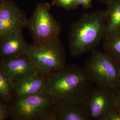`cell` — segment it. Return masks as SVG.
Masks as SVG:
<instances>
[{"mask_svg":"<svg viewBox=\"0 0 120 120\" xmlns=\"http://www.w3.org/2000/svg\"><path fill=\"white\" fill-rule=\"evenodd\" d=\"M106 120H120V112L116 109L108 115Z\"/></svg>","mask_w":120,"mask_h":120,"instance_id":"19","label":"cell"},{"mask_svg":"<svg viewBox=\"0 0 120 120\" xmlns=\"http://www.w3.org/2000/svg\"><path fill=\"white\" fill-rule=\"evenodd\" d=\"M27 55L37 71L46 77L66 65L65 49L59 38L45 43L29 44Z\"/></svg>","mask_w":120,"mask_h":120,"instance_id":"3","label":"cell"},{"mask_svg":"<svg viewBox=\"0 0 120 120\" xmlns=\"http://www.w3.org/2000/svg\"><path fill=\"white\" fill-rule=\"evenodd\" d=\"M89 120H106L116 109V90L102 86L92 87L82 101Z\"/></svg>","mask_w":120,"mask_h":120,"instance_id":"7","label":"cell"},{"mask_svg":"<svg viewBox=\"0 0 120 120\" xmlns=\"http://www.w3.org/2000/svg\"><path fill=\"white\" fill-rule=\"evenodd\" d=\"M26 13L12 0H5L0 10V41L27 26Z\"/></svg>","mask_w":120,"mask_h":120,"instance_id":"8","label":"cell"},{"mask_svg":"<svg viewBox=\"0 0 120 120\" xmlns=\"http://www.w3.org/2000/svg\"><path fill=\"white\" fill-rule=\"evenodd\" d=\"M54 99L45 92L13 98L10 103V118L14 120H47L55 105Z\"/></svg>","mask_w":120,"mask_h":120,"instance_id":"4","label":"cell"},{"mask_svg":"<svg viewBox=\"0 0 120 120\" xmlns=\"http://www.w3.org/2000/svg\"><path fill=\"white\" fill-rule=\"evenodd\" d=\"M93 84L84 67L66 65L46 76L44 92L51 96L56 104L82 102Z\"/></svg>","mask_w":120,"mask_h":120,"instance_id":"1","label":"cell"},{"mask_svg":"<svg viewBox=\"0 0 120 120\" xmlns=\"http://www.w3.org/2000/svg\"><path fill=\"white\" fill-rule=\"evenodd\" d=\"M5 0H0V10L1 9L3 5L4 4Z\"/></svg>","mask_w":120,"mask_h":120,"instance_id":"21","label":"cell"},{"mask_svg":"<svg viewBox=\"0 0 120 120\" xmlns=\"http://www.w3.org/2000/svg\"><path fill=\"white\" fill-rule=\"evenodd\" d=\"M84 68L93 84L116 90L120 87L117 62L104 52L95 50L86 60Z\"/></svg>","mask_w":120,"mask_h":120,"instance_id":"5","label":"cell"},{"mask_svg":"<svg viewBox=\"0 0 120 120\" xmlns=\"http://www.w3.org/2000/svg\"><path fill=\"white\" fill-rule=\"evenodd\" d=\"M103 49V52L113 60H120V31L105 38Z\"/></svg>","mask_w":120,"mask_h":120,"instance_id":"14","label":"cell"},{"mask_svg":"<svg viewBox=\"0 0 120 120\" xmlns=\"http://www.w3.org/2000/svg\"><path fill=\"white\" fill-rule=\"evenodd\" d=\"M106 4L105 11L107 22L106 38L120 31V0H109Z\"/></svg>","mask_w":120,"mask_h":120,"instance_id":"13","label":"cell"},{"mask_svg":"<svg viewBox=\"0 0 120 120\" xmlns=\"http://www.w3.org/2000/svg\"><path fill=\"white\" fill-rule=\"evenodd\" d=\"M51 5L39 2L28 18L26 28L35 42L45 43L59 38L61 27L50 12Z\"/></svg>","mask_w":120,"mask_h":120,"instance_id":"6","label":"cell"},{"mask_svg":"<svg viewBox=\"0 0 120 120\" xmlns=\"http://www.w3.org/2000/svg\"><path fill=\"white\" fill-rule=\"evenodd\" d=\"M94 0H76V3L79 7L82 6L84 9H90L91 8L92 2Z\"/></svg>","mask_w":120,"mask_h":120,"instance_id":"18","label":"cell"},{"mask_svg":"<svg viewBox=\"0 0 120 120\" xmlns=\"http://www.w3.org/2000/svg\"><path fill=\"white\" fill-rule=\"evenodd\" d=\"M107 34L105 11H95L82 15L71 26L69 34L71 56L78 57L96 50Z\"/></svg>","mask_w":120,"mask_h":120,"instance_id":"2","label":"cell"},{"mask_svg":"<svg viewBox=\"0 0 120 120\" xmlns=\"http://www.w3.org/2000/svg\"><path fill=\"white\" fill-rule=\"evenodd\" d=\"M51 4L68 10L77 9L78 7L76 0H52Z\"/></svg>","mask_w":120,"mask_h":120,"instance_id":"16","label":"cell"},{"mask_svg":"<svg viewBox=\"0 0 120 120\" xmlns=\"http://www.w3.org/2000/svg\"><path fill=\"white\" fill-rule=\"evenodd\" d=\"M13 98V81L0 69V99L10 103Z\"/></svg>","mask_w":120,"mask_h":120,"instance_id":"15","label":"cell"},{"mask_svg":"<svg viewBox=\"0 0 120 120\" xmlns=\"http://www.w3.org/2000/svg\"><path fill=\"white\" fill-rule=\"evenodd\" d=\"M22 30H18L0 41V60L27 55L29 44Z\"/></svg>","mask_w":120,"mask_h":120,"instance_id":"11","label":"cell"},{"mask_svg":"<svg viewBox=\"0 0 120 120\" xmlns=\"http://www.w3.org/2000/svg\"><path fill=\"white\" fill-rule=\"evenodd\" d=\"M47 120H89L82 102L55 104Z\"/></svg>","mask_w":120,"mask_h":120,"instance_id":"12","label":"cell"},{"mask_svg":"<svg viewBox=\"0 0 120 120\" xmlns=\"http://www.w3.org/2000/svg\"><path fill=\"white\" fill-rule=\"evenodd\" d=\"M98 1L100 2H102V3H107L108 1L109 0H97Z\"/></svg>","mask_w":120,"mask_h":120,"instance_id":"22","label":"cell"},{"mask_svg":"<svg viewBox=\"0 0 120 120\" xmlns=\"http://www.w3.org/2000/svg\"><path fill=\"white\" fill-rule=\"evenodd\" d=\"M116 62H117V65H118V69H119V71L120 75V60L116 61Z\"/></svg>","mask_w":120,"mask_h":120,"instance_id":"23","label":"cell"},{"mask_svg":"<svg viewBox=\"0 0 120 120\" xmlns=\"http://www.w3.org/2000/svg\"><path fill=\"white\" fill-rule=\"evenodd\" d=\"M46 77L41 73H37L14 80L13 98L44 92Z\"/></svg>","mask_w":120,"mask_h":120,"instance_id":"10","label":"cell"},{"mask_svg":"<svg viewBox=\"0 0 120 120\" xmlns=\"http://www.w3.org/2000/svg\"><path fill=\"white\" fill-rule=\"evenodd\" d=\"M10 103L0 99V120L7 119L10 117Z\"/></svg>","mask_w":120,"mask_h":120,"instance_id":"17","label":"cell"},{"mask_svg":"<svg viewBox=\"0 0 120 120\" xmlns=\"http://www.w3.org/2000/svg\"><path fill=\"white\" fill-rule=\"evenodd\" d=\"M0 69L13 81L20 78L38 73L27 55L0 60Z\"/></svg>","mask_w":120,"mask_h":120,"instance_id":"9","label":"cell"},{"mask_svg":"<svg viewBox=\"0 0 120 120\" xmlns=\"http://www.w3.org/2000/svg\"><path fill=\"white\" fill-rule=\"evenodd\" d=\"M116 109L120 112V87L116 90Z\"/></svg>","mask_w":120,"mask_h":120,"instance_id":"20","label":"cell"}]
</instances>
